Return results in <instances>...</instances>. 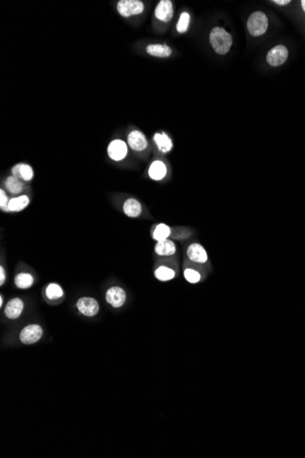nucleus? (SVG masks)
<instances>
[{
  "label": "nucleus",
  "instance_id": "5",
  "mask_svg": "<svg viewBox=\"0 0 305 458\" xmlns=\"http://www.w3.org/2000/svg\"><path fill=\"white\" fill-rule=\"evenodd\" d=\"M43 329L42 327L37 324H31L29 326H25L20 331L19 339L25 345L35 344L42 338Z\"/></svg>",
  "mask_w": 305,
  "mask_h": 458
},
{
  "label": "nucleus",
  "instance_id": "8",
  "mask_svg": "<svg viewBox=\"0 0 305 458\" xmlns=\"http://www.w3.org/2000/svg\"><path fill=\"white\" fill-rule=\"evenodd\" d=\"M105 299L107 303L115 308H119L126 301V293L122 288L113 287L107 290Z\"/></svg>",
  "mask_w": 305,
  "mask_h": 458
},
{
  "label": "nucleus",
  "instance_id": "15",
  "mask_svg": "<svg viewBox=\"0 0 305 458\" xmlns=\"http://www.w3.org/2000/svg\"><path fill=\"white\" fill-rule=\"evenodd\" d=\"M12 174L17 179L19 180L20 179L25 180V181L31 180L34 176L33 170L31 166L22 163L16 165L15 167L12 169Z\"/></svg>",
  "mask_w": 305,
  "mask_h": 458
},
{
  "label": "nucleus",
  "instance_id": "2",
  "mask_svg": "<svg viewBox=\"0 0 305 458\" xmlns=\"http://www.w3.org/2000/svg\"><path fill=\"white\" fill-rule=\"evenodd\" d=\"M248 30L254 37L263 35L267 31L269 22L267 16L261 11H256L248 19Z\"/></svg>",
  "mask_w": 305,
  "mask_h": 458
},
{
  "label": "nucleus",
  "instance_id": "21",
  "mask_svg": "<svg viewBox=\"0 0 305 458\" xmlns=\"http://www.w3.org/2000/svg\"><path fill=\"white\" fill-rule=\"evenodd\" d=\"M146 52L151 56L167 58L172 53V50L167 45H159V44H152L146 47Z\"/></svg>",
  "mask_w": 305,
  "mask_h": 458
},
{
  "label": "nucleus",
  "instance_id": "30",
  "mask_svg": "<svg viewBox=\"0 0 305 458\" xmlns=\"http://www.w3.org/2000/svg\"><path fill=\"white\" fill-rule=\"evenodd\" d=\"M301 3H302V7L304 8V10H305V0H303Z\"/></svg>",
  "mask_w": 305,
  "mask_h": 458
},
{
  "label": "nucleus",
  "instance_id": "24",
  "mask_svg": "<svg viewBox=\"0 0 305 458\" xmlns=\"http://www.w3.org/2000/svg\"><path fill=\"white\" fill-rule=\"evenodd\" d=\"M5 186L8 192L11 194L17 195L23 191V184L19 179H17L14 176L8 177L5 181Z\"/></svg>",
  "mask_w": 305,
  "mask_h": 458
},
{
  "label": "nucleus",
  "instance_id": "19",
  "mask_svg": "<svg viewBox=\"0 0 305 458\" xmlns=\"http://www.w3.org/2000/svg\"><path fill=\"white\" fill-rule=\"evenodd\" d=\"M171 233H172V230L168 224L159 223V224L155 226L152 230V239L154 241H156V242L157 241H165L167 239H169Z\"/></svg>",
  "mask_w": 305,
  "mask_h": 458
},
{
  "label": "nucleus",
  "instance_id": "27",
  "mask_svg": "<svg viewBox=\"0 0 305 458\" xmlns=\"http://www.w3.org/2000/svg\"><path fill=\"white\" fill-rule=\"evenodd\" d=\"M8 203H9V201H8V196L5 193V191L3 189L0 190V208L1 210H4V211H8Z\"/></svg>",
  "mask_w": 305,
  "mask_h": 458
},
{
  "label": "nucleus",
  "instance_id": "13",
  "mask_svg": "<svg viewBox=\"0 0 305 458\" xmlns=\"http://www.w3.org/2000/svg\"><path fill=\"white\" fill-rule=\"evenodd\" d=\"M154 252L158 256L170 257L176 254V243L169 239L157 241L154 246Z\"/></svg>",
  "mask_w": 305,
  "mask_h": 458
},
{
  "label": "nucleus",
  "instance_id": "28",
  "mask_svg": "<svg viewBox=\"0 0 305 458\" xmlns=\"http://www.w3.org/2000/svg\"><path fill=\"white\" fill-rule=\"evenodd\" d=\"M5 281H6V272L3 266H0V285L3 286Z\"/></svg>",
  "mask_w": 305,
  "mask_h": 458
},
{
  "label": "nucleus",
  "instance_id": "31",
  "mask_svg": "<svg viewBox=\"0 0 305 458\" xmlns=\"http://www.w3.org/2000/svg\"><path fill=\"white\" fill-rule=\"evenodd\" d=\"M2 305H3V298H2V295H1L0 296V306H2Z\"/></svg>",
  "mask_w": 305,
  "mask_h": 458
},
{
  "label": "nucleus",
  "instance_id": "22",
  "mask_svg": "<svg viewBox=\"0 0 305 458\" xmlns=\"http://www.w3.org/2000/svg\"><path fill=\"white\" fill-rule=\"evenodd\" d=\"M183 273L185 279L186 280L187 283L192 284V285L199 284L202 281V278H203L202 272L199 271L198 269H196L194 267H190V266L186 267Z\"/></svg>",
  "mask_w": 305,
  "mask_h": 458
},
{
  "label": "nucleus",
  "instance_id": "16",
  "mask_svg": "<svg viewBox=\"0 0 305 458\" xmlns=\"http://www.w3.org/2000/svg\"><path fill=\"white\" fill-rule=\"evenodd\" d=\"M122 210L127 217L137 218L142 213V205L136 199H128L124 202Z\"/></svg>",
  "mask_w": 305,
  "mask_h": 458
},
{
  "label": "nucleus",
  "instance_id": "6",
  "mask_svg": "<svg viewBox=\"0 0 305 458\" xmlns=\"http://www.w3.org/2000/svg\"><path fill=\"white\" fill-rule=\"evenodd\" d=\"M77 308L86 317H94L99 312V303L92 297L85 296L77 301Z\"/></svg>",
  "mask_w": 305,
  "mask_h": 458
},
{
  "label": "nucleus",
  "instance_id": "20",
  "mask_svg": "<svg viewBox=\"0 0 305 458\" xmlns=\"http://www.w3.org/2000/svg\"><path fill=\"white\" fill-rule=\"evenodd\" d=\"M29 204H30V199L28 196L22 195L17 198H13L9 201V203H8V211H14V212L21 211L25 208H27Z\"/></svg>",
  "mask_w": 305,
  "mask_h": 458
},
{
  "label": "nucleus",
  "instance_id": "18",
  "mask_svg": "<svg viewBox=\"0 0 305 458\" xmlns=\"http://www.w3.org/2000/svg\"><path fill=\"white\" fill-rule=\"evenodd\" d=\"M153 140L158 149L163 153H168L173 148L172 140L170 139V137L165 133L155 134L153 136Z\"/></svg>",
  "mask_w": 305,
  "mask_h": 458
},
{
  "label": "nucleus",
  "instance_id": "26",
  "mask_svg": "<svg viewBox=\"0 0 305 458\" xmlns=\"http://www.w3.org/2000/svg\"><path fill=\"white\" fill-rule=\"evenodd\" d=\"M189 22H190V15L187 12H183L176 25V30L180 33H185L188 30L189 27Z\"/></svg>",
  "mask_w": 305,
  "mask_h": 458
},
{
  "label": "nucleus",
  "instance_id": "14",
  "mask_svg": "<svg viewBox=\"0 0 305 458\" xmlns=\"http://www.w3.org/2000/svg\"><path fill=\"white\" fill-rule=\"evenodd\" d=\"M154 277L160 282H169L176 276V272L173 267L168 265H159L154 270Z\"/></svg>",
  "mask_w": 305,
  "mask_h": 458
},
{
  "label": "nucleus",
  "instance_id": "3",
  "mask_svg": "<svg viewBox=\"0 0 305 458\" xmlns=\"http://www.w3.org/2000/svg\"><path fill=\"white\" fill-rule=\"evenodd\" d=\"M145 9L144 3L140 0H121L117 4V10L124 17L141 14Z\"/></svg>",
  "mask_w": 305,
  "mask_h": 458
},
{
  "label": "nucleus",
  "instance_id": "7",
  "mask_svg": "<svg viewBox=\"0 0 305 458\" xmlns=\"http://www.w3.org/2000/svg\"><path fill=\"white\" fill-rule=\"evenodd\" d=\"M128 148L125 142L122 140L116 139L112 141L107 148V153L111 159L115 161H121L127 155Z\"/></svg>",
  "mask_w": 305,
  "mask_h": 458
},
{
  "label": "nucleus",
  "instance_id": "25",
  "mask_svg": "<svg viewBox=\"0 0 305 458\" xmlns=\"http://www.w3.org/2000/svg\"><path fill=\"white\" fill-rule=\"evenodd\" d=\"M46 295L51 300H57L61 298L64 293L63 290L58 284H50L46 288Z\"/></svg>",
  "mask_w": 305,
  "mask_h": 458
},
{
  "label": "nucleus",
  "instance_id": "29",
  "mask_svg": "<svg viewBox=\"0 0 305 458\" xmlns=\"http://www.w3.org/2000/svg\"><path fill=\"white\" fill-rule=\"evenodd\" d=\"M273 2L276 3V4H278V5H281V6L288 5L289 3H290V0H274Z\"/></svg>",
  "mask_w": 305,
  "mask_h": 458
},
{
  "label": "nucleus",
  "instance_id": "23",
  "mask_svg": "<svg viewBox=\"0 0 305 458\" xmlns=\"http://www.w3.org/2000/svg\"><path fill=\"white\" fill-rule=\"evenodd\" d=\"M34 283V278L31 273L20 272L15 277L16 287L19 289H28L31 288Z\"/></svg>",
  "mask_w": 305,
  "mask_h": 458
},
{
  "label": "nucleus",
  "instance_id": "1",
  "mask_svg": "<svg viewBox=\"0 0 305 458\" xmlns=\"http://www.w3.org/2000/svg\"><path fill=\"white\" fill-rule=\"evenodd\" d=\"M209 39L211 46L218 54L228 53L230 47L232 46V38L230 34L222 28H214L210 32Z\"/></svg>",
  "mask_w": 305,
  "mask_h": 458
},
{
  "label": "nucleus",
  "instance_id": "4",
  "mask_svg": "<svg viewBox=\"0 0 305 458\" xmlns=\"http://www.w3.org/2000/svg\"><path fill=\"white\" fill-rule=\"evenodd\" d=\"M186 256L193 264L204 265L208 263V255L206 249L199 242L191 243L187 247Z\"/></svg>",
  "mask_w": 305,
  "mask_h": 458
},
{
  "label": "nucleus",
  "instance_id": "9",
  "mask_svg": "<svg viewBox=\"0 0 305 458\" xmlns=\"http://www.w3.org/2000/svg\"><path fill=\"white\" fill-rule=\"evenodd\" d=\"M288 50L287 48L283 45H278V46L272 48L267 54V62L271 66L277 67L283 64L286 62L288 58Z\"/></svg>",
  "mask_w": 305,
  "mask_h": 458
},
{
  "label": "nucleus",
  "instance_id": "12",
  "mask_svg": "<svg viewBox=\"0 0 305 458\" xmlns=\"http://www.w3.org/2000/svg\"><path fill=\"white\" fill-rule=\"evenodd\" d=\"M128 144L133 150L143 151L147 148L148 142L143 133L134 130L128 135Z\"/></svg>",
  "mask_w": 305,
  "mask_h": 458
},
{
  "label": "nucleus",
  "instance_id": "11",
  "mask_svg": "<svg viewBox=\"0 0 305 458\" xmlns=\"http://www.w3.org/2000/svg\"><path fill=\"white\" fill-rule=\"evenodd\" d=\"M24 309L23 301L20 298H13L8 301L5 307V315L9 319H18Z\"/></svg>",
  "mask_w": 305,
  "mask_h": 458
},
{
  "label": "nucleus",
  "instance_id": "10",
  "mask_svg": "<svg viewBox=\"0 0 305 458\" xmlns=\"http://www.w3.org/2000/svg\"><path fill=\"white\" fill-rule=\"evenodd\" d=\"M173 5L169 0H161L154 10L156 18L163 22H169L173 17Z\"/></svg>",
  "mask_w": 305,
  "mask_h": 458
},
{
  "label": "nucleus",
  "instance_id": "17",
  "mask_svg": "<svg viewBox=\"0 0 305 458\" xmlns=\"http://www.w3.org/2000/svg\"><path fill=\"white\" fill-rule=\"evenodd\" d=\"M167 166L160 160L153 161L148 170L149 177L153 180H161L167 176Z\"/></svg>",
  "mask_w": 305,
  "mask_h": 458
}]
</instances>
